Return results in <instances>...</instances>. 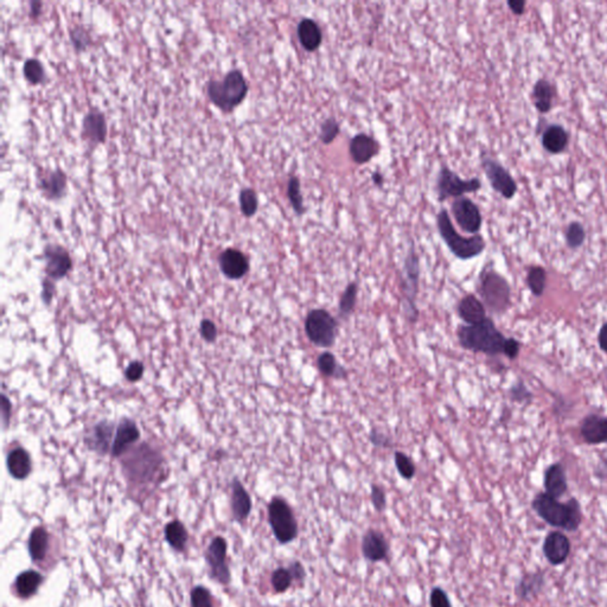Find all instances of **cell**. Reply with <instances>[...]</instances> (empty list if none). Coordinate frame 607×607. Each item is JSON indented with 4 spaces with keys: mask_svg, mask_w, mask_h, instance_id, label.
<instances>
[{
    "mask_svg": "<svg viewBox=\"0 0 607 607\" xmlns=\"http://www.w3.org/2000/svg\"><path fill=\"white\" fill-rule=\"evenodd\" d=\"M362 554L368 561L380 562L386 560L389 554V543L382 532L369 529L363 535Z\"/></svg>",
    "mask_w": 607,
    "mask_h": 607,
    "instance_id": "17",
    "label": "cell"
},
{
    "mask_svg": "<svg viewBox=\"0 0 607 607\" xmlns=\"http://www.w3.org/2000/svg\"><path fill=\"white\" fill-rule=\"evenodd\" d=\"M293 581H295V578H293V574H292L290 567H279L272 573V578H270L272 586L277 593L286 592L292 586Z\"/></svg>",
    "mask_w": 607,
    "mask_h": 607,
    "instance_id": "38",
    "label": "cell"
},
{
    "mask_svg": "<svg viewBox=\"0 0 607 607\" xmlns=\"http://www.w3.org/2000/svg\"><path fill=\"white\" fill-rule=\"evenodd\" d=\"M192 607H214L210 592L205 587L197 586L192 592Z\"/></svg>",
    "mask_w": 607,
    "mask_h": 607,
    "instance_id": "44",
    "label": "cell"
},
{
    "mask_svg": "<svg viewBox=\"0 0 607 607\" xmlns=\"http://www.w3.org/2000/svg\"><path fill=\"white\" fill-rule=\"evenodd\" d=\"M512 399L516 400V401H523L524 398L525 396H530V394H529L528 391H525V388H524L522 383H519L517 386L512 388Z\"/></svg>",
    "mask_w": 607,
    "mask_h": 607,
    "instance_id": "56",
    "label": "cell"
},
{
    "mask_svg": "<svg viewBox=\"0 0 607 607\" xmlns=\"http://www.w3.org/2000/svg\"><path fill=\"white\" fill-rule=\"evenodd\" d=\"M142 374H144V364L138 361L129 363V366L126 368L125 376L129 382H137L142 379Z\"/></svg>",
    "mask_w": 607,
    "mask_h": 607,
    "instance_id": "49",
    "label": "cell"
},
{
    "mask_svg": "<svg viewBox=\"0 0 607 607\" xmlns=\"http://www.w3.org/2000/svg\"><path fill=\"white\" fill-rule=\"evenodd\" d=\"M339 132H341L339 122L335 118H328L321 124L319 139L324 145H330L335 142V139L338 137Z\"/></svg>",
    "mask_w": 607,
    "mask_h": 607,
    "instance_id": "43",
    "label": "cell"
},
{
    "mask_svg": "<svg viewBox=\"0 0 607 607\" xmlns=\"http://www.w3.org/2000/svg\"><path fill=\"white\" fill-rule=\"evenodd\" d=\"M39 187L50 200L62 198L67 189V176L61 170L46 172L39 176Z\"/></svg>",
    "mask_w": 607,
    "mask_h": 607,
    "instance_id": "25",
    "label": "cell"
},
{
    "mask_svg": "<svg viewBox=\"0 0 607 607\" xmlns=\"http://www.w3.org/2000/svg\"><path fill=\"white\" fill-rule=\"evenodd\" d=\"M8 469L13 478L26 479L32 470L29 454L23 447L13 449L8 454Z\"/></svg>",
    "mask_w": 607,
    "mask_h": 607,
    "instance_id": "30",
    "label": "cell"
},
{
    "mask_svg": "<svg viewBox=\"0 0 607 607\" xmlns=\"http://www.w3.org/2000/svg\"><path fill=\"white\" fill-rule=\"evenodd\" d=\"M394 459H395L394 462H395L396 470L400 476L406 480H411L415 476L416 472L415 464L413 462L412 458L408 457L404 452L396 451L394 454Z\"/></svg>",
    "mask_w": 607,
    "mask_h": 607,
    "instance_id": "41",
    "label": "cell"
},
{
    "mask_svg": "<svg viewBox=\"0 0 607 607\" xmlns=\"http://www.w3.org/2000/svg\"><path fill=\"white\" fill-rule=\"evenodd\" d=\"M482 187L480 179L474 177L471 179H464L451 170L446 165H442L438 174L437 183H436V192H437L438 202H445L449 198H460L466 194H474Z\"/></svg>",
    "mask_w": 607,
    "mask_h": 607,
    "instance_id": "10",
    "label": "cell"
},
{
    "mask_svg": "<svg viewBox=\"0 0 607 607\" xmlns=\"http://www.w3.org/2000/svg\"><path fill=\"white\" fill-rule=\"evenodd\" d=\"M419 283H420V258L416 253L414 242H411L404 261V270L401 277V291L404 295L402 311L406 319L412 324L419 319V310L416 306Z\"/></svg>",
    "mask_w": 607,
    "mask_h": 607,
    "instance_id": "6",
    "label": "cell"
},
{
    "mask_svg": "<svg viewBox=\"0 0 607 607\" xmlns=\"http://www.w3.org/2000/svg\"><path fill=\"white\" fill-rule=\"evenodd\" d=\"M431 607H452L449 595L440 587H434L429 595Z\"/></svg>",
    "mask_w": 607,
    "mask_h": 607,
    "instance_id": "46",
    "label": "cell"
},
{
    "mask_svg": "<svg viewBox=\"0 0 607 607\" xmlns=\"http://www.w3.org/2000/svg\"><path fill=\"white\" fill-rule=\"evenodd\" d=\"M317 369L330 379H346L348 374L346 368L338 363L336 356L330 351H324L317 357Z\"/></svg>",
    "mask_w": 607,
    "mask_h": 607,
    "instance_id": "31",
    "label": "cell"
},
{
    "mask_svg": "<svg viewBox=\"0 0 607 607\" xmlns=\"http://www.w3.org/2000/svg\"><path fill=\"white\" fill-rule=\"evenodd\" d=\"M114 424L107 421H101L100 424L93 427L84 439L89 449L99 454H109L112 451L114 442Z\"/></svg>",
    "mask_w": 607,
    "mask_h": 607,
    "instance_id": "18",
    "label": "cell"
},
{
    "mask_svg": "<svg viewBox=\"0 0 607 607\" xmlns=\"http://www.w3.org/2000/svg\"><path fill=\"white\" fill-rule=\"evenodd\" d=\"M304 329L308 341L318 348H331L337 339V319L325 308L311 310L304 321Z\"/></svg>",
    "mask_w": 607,
    "mask_h": 607,
    "instance_id": "8",
    "label": "cell"
},
{
    "mask_svg": "<svg viewBox=\"0 0 607 607\" xmlns=\"http://www.w3.org/2000/svg\"><path fill=\"white\" fill-rule=\"evenodd\" d=\"M543 552L552 565H561L570 553V542L562 532H550L545 537Z\"/></svg>",
    "mask_w": 607,
    "mask_h": 607,
    "instance_id": "21",
    "label": "cell"
},
{
    "mask_svg": "<svg viewBox=\"0 0 607 607\" xmlns=\"http://www.w3.org/2000/svg\"><path fill=\"white\" fill-rule=\"evenodd\" d=\"M532 509L542 520L553 527L575 532L581 523L580 505L574 498L567 503H560L557 498L542 492L532 501Z\"/></svg>",
    "mask_w": 607,
    "mask_h": 607,
    "instance_id": "2",
    "label": "cell"
},
{
    "mask_svg": "<svg viewBox=\"0 0 607 607\" xmlns=\"http://www.w3.org/2000/svg\"><path fill=\"white\" fill-rule=\"evenodd\" d=\"M122 465L131 482L151 483L160 472L162 458L150 445L142 444L131 449Z\"/></svg>",
    "mask_w": 607,
    "mask_h": 607,
    "instance_id": "5",
    "label": "cell"
},
{
    "mask_svg": "<svg viewBox=\"0 0 607 607\" xmlns=\"http://www.w3.org/2000/svg\"><path fill=\"white\" fill-rule=\"evenodd\" d=\"M451 212L457 225L465 233L472 235H477L479 233L483 225L482 212L479 210L478 205L470 198L460 197L454 200L451 205Z\"/></svg>",
    "mask_w": 607,
    "mask_h": 607,
    "instance_id": "12",
    "label": "cell"
},
{
    "mask_svg": "<svg viewBox=\"0 0 607 607\" xmlns=\"http://www.w3.org/2000/svg\"><path fill=\"white\" fill-rule=\"evenodd\" d=\"M239 200H240V208H241L242 214L245 217H252L256 214L259 208V200L258 195L253 189H250V187L243 189L240 192Z\"/></svg>",
    "mask_w": 607,
    "mask_h": 607,
    "instance_id": "39",
    "label": "cell"
},
{
    "mask_svg": "<svg viewBox=\"0 0 607 607\" xmlns=\"http://www.w3.org/2000/svg\"><path fill=\"white\" fill-rule=\"evenodd\" d=\"M24 76L30 84H39L46 81V71L38 59H31L24 64Z\"/></svg>",
    "mask_w": 607,
    "mask_h": 607,
    "instance_id": "42",
    "label": "cell"
},
{
    "mask_svg": "<svg viewBox=\"0 0 607 607\" xmlns=\"http://www.w3.org/2000/svg\"><path fill=\"white\" fill-rule=\"evenodd\" d=\"M547 283V272L541 266H532L529 268L527 275V283L532 295L541 297L543 295Z\"/></svg>",
    "mask_w": 607,
    "mask_h": 607,
    "instance_id": "37",
    "label": "cell"
},
{
    "mask_svg": "<svg viewBox=\"0 0 607 607\" xmlns=\"http://www.w3.org/2000/svg\"><path fill=\"white\" fill-rule=\"evenodd\" d=\"M297 35L304 50L315 53L323 43V31L312 18H303L297 26Z\"/></svg>",
    "mask_w": 607,
    "mask_h": 607,
    "instance_id": "22",
    "label": "cell"
},
{
    "mask_svg": "<svg viewBox=\"0 0 607 607\" xmlns=\"http://www.w3.org/2000/svg\"><path fill=\"white\" fill-rule=\"evenodd\" d=\"M1 418H3V424H4V429L8 426L10 421V416H11V402H10V400L8 399V396L3 395L1 396Z\"/></svg>",
    "mask_w": 607,
    "mask_h": 607,
    "instance_id": "53",
    "label": "cell"
},
{
    "mask_svg": "<svg viewBox=\"0 0 607 607\" xmlns=\"http://www.w3.org/2000/svg\"><path fill=\"white\" fill-rule=\"evenodd\" d=\"M48 547H49L48 532L43 527H36L31 532L29 539L30 557L32 559V561L36 563L43 561L46 559Z\"/></svg>",
    "mask_w": 607,
    "mask_h": 607,
    "instance_id": "32",
    "label": "cell"
},
{
    "mask_svg": "<svg viewBox=\"0 0 607 607\" xmlns=\"http://www.w3.org/2000/svg\"><path fill=\"white\" fill-rule=\"evenodd\" d=\"M371 503H373V505H374L375 509L377 512H382L386 509V507H387L386 492H384L382 487L376 485V484L371 485Z\"/></svg>",
    "mask_w": 607,
    "mask_h": 607,
    "instance_id": "45",
    "label": "cell"
},
{
    "mask_svg": "<svg viewBox=\"0 0 607 607\" xmlns=\"http://www.w3.org/2000/svg\"><path fill=\"white\" fill-rule=\"evenodd\" d=\"M482 167L492 189L505 200H512L517 192V184L509 171L497 160L491 158H483Z\"/></svg>",
    "mask_w": 607,
    "mask_h": 607,
    "instance_id": "11",
    "label": "cell"
},
{
    "mask_svg": "<svg viewBox=\"0 0 607 607\" xmlns=\"http://www.w3.org/2000/svg\"><path fill=\"white\" fill-rule=\"evenodd\" d=\"M585 240H586V232H585L583 225L579 222H572L566 230L567 245L572 250H577L583 245Z\"/></svg>",
    "mask_w": 607,
    "mask_h": 607,
    "instance_id": "40",
    "label": "cell"
},
{
    "mask_svg": "<svg viewBox=\"0 0 607 607\" xmlns=\"http://www.w3.org/2000/svg\"><path fill=\"white\" fill-rule=\"evenodd\" d=\"M358 283L353 281L346 287L338 303V313L342 319H348L354 313L357 303Z\"/></svg>",
    "mask_w": 607,
    "mask_h": 607,
    "instance_id": "35",
    "label": "cell"
},
{
    "mask_svg": "<svg viewBox=\"0 0 607 607\" xmlns=\"http://www.w3.org/2000/svg\"><path fill=\"white\" fill-rule=\"evenodd\" d=\"M55 293V286L54 283H50L48 279H46V281H44V285H43V300H44V303L50 304L51 299H53V297H54Z\"/></svg>",
    "mask_w": 607,
    "mask_h": 607,
    "instance_id": "54",
    "label": "cell"
},
{
    "mask_svg": "<svg viewBox=\"0 0 607 607\" xmlns=\"http://www.w3.org/2000/svg\"><path fill=\"white\" fill-rule=\"evenodd\" d=\"M555 96H557V88L545 79L539 80L532 89V102L535 109L542 114H545L552 109Z\"/></svg>",
    "mask_w": 607,
    "mask_h": 607,
    "instance_id": "27",
    "label": "cell"
},
{
    "mask_svg": "<svg viewBox=\"0 0 607 607\" xmlns=\"http://www.w3.org/2000/svg\"><path fill=\"white\" fill-rule=\"evenodd\" d=\"M478 293L485 308L494 315H503L510 305L512 290L507 279L495 270H483L478 279Z\"/></svg>",
    "mask_w": 607,
    "mask_h": 607,
    "instance_id": "7",
    "label": "cell"
},
{
    "mask_svg": "<svg viewBox=\"0 0 607 607\" xmlns=\"http://www.w3.org/2000/svg\"><path fill=\"white\" fill-rule=\"evenodd\" d=\"M545 492L554 498H560L567 491V477L560 463L549 466L545 474Z\"/></svg>",
    "mask_w": 607,
    "mask_h": 607,
    "instance_id": "26",
    "label": "cell"
},
{
    "mask_svg": "<svg viewBox=\"0 0 607 607\" xmlns=\"http://www.w3.org/2000/svg\"><path fill=\"white\" fill-rule=\"evenodd\" d=\"M369 440L377 449H391L393 447V441H391V438L388 437L387 434L380 432L377 429L371 431V434H369Z\"/></svg>",
    "mask_w": 607,
    "mask_h": 607,
    "instance_id": "48",
    "label": "cell"
},
{
    "mask_svg": "<svg viewBox=\"0 0 607 607\" xmlns=\"http://www.w3.org/2000/svg\"><path fill=\"white\" fill-rule=\"evenodd\" d=\"M458 316L467 325L478 324L487 319V308L474 295L463 297L457 304Z\"/></svg>",
    "mask_w": 607,
    "mask_h": 607,
    "instance_id": "23",
    "label": "cell"
},
{
    "mask_svg": "<svg viewBox=\"0 0 607 607\" xmlns=\"http://www.w3.org/2000/svg\"><path fill=\"white\" fill-rule=\"evenodd\" d=\"M218 263L222 273L232 280L243 278L250 270V261L240 250L229 248L221 254Z\"/></svg>",
    "mask_w": 607,
    "mask_h": 607,
    "instance_id": "16",
    "label": "cell"
},
{
    "mask_svg": "<svg viewBox=\"0 0 607 607\" xmlns=\"http://www.w3.org/2000/svg\"><path fill=\"white\" fill-rule=\"evenodd\" d=\"M437 228L439 235L449 247L451 253L460 260L476 258L480 255L487 247L485 240L480 234L465 237L458 233L446 209H441L440 212H438Z\"/></svg>",
    "mask_w": 607,
    "mask_h": 607,
    "instance_id": "3",
    "label": "cell"
},
{
    "mask_svg": "<svg viewBox=\"0 0 607 607\" xmlns=\"http://www.w3.org/2000/svg\"><path fill=\"white\" fill-rule=\"evenodd\" d=\"M232 510L235 520L239 522H243L252 510V498L239 479H234L233 482Z\"/></svg>",
    "mask_w": 607,
    "mask_h": 607,
    "instance_id": "28",
    "label": "cell"
},
{
    "mask_svg": "<svg viewBox=\"0 0 607 607\" xmlns=\"http://www.w3.org/2000/svg\"><path fill=\"white\" fill-rule=\"evenodd\" d=\"M139 438H140V432L137 424L129 419H122L118 424L115 438L113 442L112 451H111L113 457H120L122 454H125L129 447L133 445L136 441L139 440Z\"/></svg>",
    "mask_w": 607,
    "mask_h": 607,
    "instance_id": "19",
    "label": "cell"
},
{
    "mask_svg": "<svg viewBox=\"0 0 607 607\" xmlns=\"http://www.w3.org/2000/svg\"><path fill=\"white\" fill-rule=\"evenodd\" d=\"M293 574L295 581H304V579L306 578V572L304 566L299 561H293L291 565L288 566Z\"/></svg>",
    "mask_w": 607,
    "mask_h": 607,
    "instance_id": "52",
    "label": "cell"
},
{
    "mask_svg": "<svg viewBox=\"0 0 607 607\" xmlns=\"http://www.w3.org/2000/svg\"><path fill=\"white\" fill-rule=\"evenodd\" d=\"M457 337L464 349L487 356L503 354L504 344L507 341L491 318H487L478 324L460 325L457 330Z\"/></svg>",
    "mask_w": 607,
    "mask_h": 607,
    "instance_id": "1",
    "label": "cell"
},
{
    "mask_svg": "<svg viewBox=\"0 0 607 607\" xmlns=\"http://www.w3.org/2000/svg\"><path fill=\"white\" fill-rule=\"evenodd\" d=\"M520 342L516 341L515 338H507L505 344H504L503 354L509 359H515L520 354Z\"/></svg>",
    "mask_w": 607,
    "mask_h": 607,
    "instance_id": "51",
    "label": "cell"
},
{
    "mask_svg": "<svg viewBox=\"0 0 607 607\" xmlns=\"http://www.w3.org/2000/svg\"><path fill=\"white\" fill-rule=\"evenodd\" d=\"M71 42L75 46L76 50H84L87 48L88 44L91 43V37L87 34V31L81 28H75L71 31Z\"/></svg>",
    "mask_w": 607,
    "mask_h": 607,
    "instance_id": "47",
    "label": "cell"
},
{
    "mask_svg": "<svg viewBox=\"0 0 607 607\" xmlns=\"http://www.w3.org/2000/svg\"><path fill=\"white\" fill-rule=\"evenodd\" d=\"M41 10H42V3H39V1H32L31 3V16L32 17H38L39 13H41Z\"/></svg>",
    "mask_w": 607,
    "mask_h": 607,
    "instance_id": "59",
    "label": "cell"
},
{
    "mask_svg": "<svg viewBox=\"0 0 607 607\" xmlns=\"http://www.w3.org/2000/svg\"><path fill=\"white\" fill-rule=\"evenodd\" d=\"M268 521L279 543L287 545L298 536V522L286 499L275 496L268 504Z\"/></svg>",
    "mask_w": 607,
    "mask_h": 607,
    "instance_id": "9",
    "label": "cell"
},
{
    "mask_svg": "<svg viewBox=\"0 0 607 607\" xmlns=\"http://www.w3.org/2000/svg\"><path fill=\"white\" fill-rule=\"evenodd\" d=\"M599 346L601 348L604 353L607 354V323L600 328L598 335Z\"/></svg>",
    "mask_w": 607,
    "mask_h": 607,
    "instance_id": "57",
    "label": "cell"
},
{
    "mask_svg": "<svg viewBox=\"0 0 607 607\" xmlns=\"http://www.w3.org/2000/svg\"><path fill=\"white\" fill-rule=\"evenodd\" d=\"M43 577L36 570H26L16 579V590L21 598H30L42 585Z\"/></svg>",
    "mask_w": 607,
    "mask_h": 607,
    "instance_id": "33",
    "label": "cell"
},
{
    "mask_svg": "<svg viewBox=\"0 0 607 607\" xmlns=\"http://www.w3.org/2000/svg\"><path fill=\"white\" fill-rule=\"evenodd\" d=\"M509 9L512 10V12L516 16L523 15L525 10V1H520V0H510L507 1Z\"/></svg>",
    "mask_w": 607,
    "mask_h": 607,
    "instance_id": "55",
    "label": "cell"
},
{
    "mask_svg": "<svg viewBox=\"0 0 607 607\" xmlns=\"http://www.w3.org/2000/svg\"><path fill=\"white\" fill-rule=\"evenodd\" d=\"M248 84L240 71H229L223 81H212L208 84L209 99L223 112H232L245 100Z\"/></svg>",
    "mask_w": 607,
    "mask_h": 607,
    "instance_id": "4",
    "label": "cell"
},
{
    "mask_svg": "<svg viewBox=\"0 0 607 607\" xmlns=\"http://www.w3.org/2000/svg\"><path fill=\"white\" fill-rule=\"evenodd\" d=\"M207 562L210 566V574L221 583L230 581V572L225 562L227 557V542L223 537H215L207 549Z\"/></svg>",
    "mask_w": 607,
    "mask_h": 607,
    "instance_id": "13",
    "label": "cell"
},
{
    "mask_svg": "<svg viewBox=\"0 0 607 607\" xmlns=\"http://www.w3.org/2000/svg\"><path fill=\"white\" fill-rule=\"evenodd\" d=\"M580 434L588 445L607 444V416H586L580 426Z\"/></svg>",
    "mask_w": 607,
    "mask_h": 607,
    "instance_id": "20",
    "label": "cell"
},
{
    "mask_svg": "<svg viewBox=\"0 0 607 607\" xmlns=\"http://www.w3.org/2000/svg\"><path fill=\"white\" fill-rule=\"evenodd\" d=\"M380 142L366 133L356 134L350 140L349 153L353 162L357 165H364L380 153Z\"/></svg>",
    "mask_w": 607,
    "mask_h": 607,
    "instance_id": "15",
    "label": "cell"
},
{
    "mask_svg": "<svg viewBox=\"0 0 607 607\" xmlns=\"http://www.w3.org/2000/svg\"><path fill=\"white\" fill-rule=\"evenodd\" d=\"M287 198L291 204L292 209L297 216H303L308 212V209L304 203L303 194H301V184L300 179L297 176H291L287 182Z\"/></svg>",
    "mask_w": 607,
    "mask_h": 607,
    "instance_id": "34",
    "label": "cell"
},
{
    "mask_svg": "<svg viewBox=\"0 0 607 607\" xmlns=\"http://www.w3.org/2000/svg\"><path fill=\"white\" fill-rule=\"evenodd\" d=\"M165 537L169 545L176 550L182 552L187 542V532L180 521H172L165 528Z\"/></svg>",
    "mask_w": 607,
    "mask_h": 607,
    "instance_id": "36",
    "label": "cell"
},
{
    "mask_svg": "<svg viewBox=\"0 0 607 607\" xmlns=\"http://www.w3.org/2000/svg\"><path fill=\"white\" fill-rule=\"evenodd\" d=\"M200 336H202L205 341H216L217 328L214 321H209V319H204V321L200 323Z\"/></svg>",
    "mask_w": 607,
    "mask_h": 607,
    "instance_id": "50",
    "label": "cell"
},
{
    "mask_svg": "<svg viewBox=\"0 0 607 607\" xmlns=\"http://www.w3.org/2000/svg\"><path fill=\"white\" fill-rule=\"evenodd\" d=\"M568 133L562 126H549L542 136V146L549 153H561L568 146Z\"/></svg>",
    "mask_w": 607,
    "mask_h": 607,
    "instance_id": "29",
    "label": "cell"
},
{
    "mask_svg": "<svg viewBox=\"0 0 607 607\" xmlns=\"http://www.w3.org/2000/svg\"><path fill=\"white\" fill-rule=\"evenodd\" d=\"M371 180H373V183L375 185H377V187H382L383 183H384V176L381 174V172H375L371 175Z\"/></svg>",
    "mask_w": 607,
    "mask_h": 607,
    "instance_id": "58",
    "label": "cell"
},
{
    "mask_svg": "<svg viewBox=\"0 0 607 607\" xmlns=\"http://www.w3.org/2000/svg\"><path fill=\"white\" fill-rule=\"evenodd\" d=\"M46 272L48 277L54 280L64 278L73 267L71 255L61 245H48L44 252Z\"/></svg>",
    "mask_w": 607,
    "mask_h": 607,
    "instance_id": "14",
    "label": "cell"
},
{
    "mask_svg": "<svg viewBox=\"0 0 607 607\" xmlns=\"http://www.w3.org/2000/svg\"><path fill=\"white\" fill-rule=\"evenodd\" d=\"M84 136L88 142L95 145L106 140L107 124L100 111L93 109L86 115L84 120Z\"/></svg>",
    "mask_w": 607,
    "mask_h": 607,
    "instance_id": "24",
    "label": "cell"
}]
</instances>
